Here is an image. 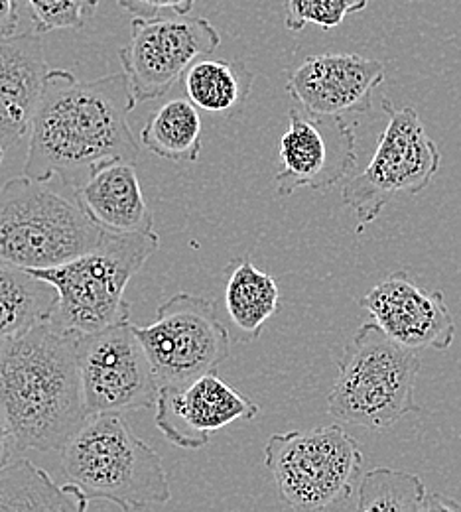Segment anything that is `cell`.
I'll return each mask as SVG.
<instances>
[{"label": "cell", "instance_id": "1", "mask_svg": "<svg viewBox=\"0 0 461 512\" xmlns=\"http://www.w3.org/2000/svg\"><path fill=\"white\" fill-rule=\"evenodd\" d=\"M134 107L123 71L81 81L67 69H48L28 132L24 176L60 178L75 192L101 164L136 162L140 148L129 125Z\"/></svg>", "mask_w": 461, "mask_h": 512}, {"label": "cell", "instance_id": "2", "mask_svg": "<svg viewBox=\"0 0 461 512\" xmlns=\"http://www.w3.org/2000/svg\"><path fill=\"white\" fill-rule=\"evenodd\" d=\"M0 410L18 453L60 451L87 420L77 333L44 321L0 341Z\"/></svg>", "mask_w": 461, "mask_h": 512}, {"label": "cell", "instance_id": "3", "mask_svg": "<svg viewBox=\"0 0 461 512\" xmlns=\"http://www.w3.org/2000/svg\"><path fill=\"white\" fill-rule=\"evenodd\" d=\"M62 451L67 481L91 501L123 511L170 503L172 491L162 457L140 440L123 414H91Z\"/></svg>", "mask_w": 461, "mask_h": 512}, {"label": "cell", "instance_id": "4", "mask_svg": "<svg viewBox=\"0 0 461 512\" xmlns=\"http://www.w3.org/2000/svg\"><path fill=\"white\" fill-rule=\"evenodd\" d=\"M160 247V237L148 233H109L87 253L50 268H26L46 280L58 294L52 321L73 333H95L131 320L125 298L132 276Z\"/></svg>", "mask_w": 461, "mask_h": 512}, {"label": "cell", "instance_id": "5", "mask_svg": "<svg viewBox=\"0 0 461 512\" xmlns=\"http://www.w3.org/2000/svg\"><path fill=\"white\" fill-rule=\"evenodd\" d=\"M420 365L416 351L395 343L375 321L363 323L335 361L330 416L345 424L383 430L418 412L414 388Z\"/></svg>", "mask_w": 461, "mask_h": 512}, {"label": "cell", "instance_id": "6", "mask_svg": "<svg viewBox=\"0 0 461 512\" xmlns=\"http://www.w3.org/2000/svg\"><path fill=\"white\" fill-rule=\"evenodd\" d=\"M75 192L28 176L0 186V258L22 268H50L91 251L103 237Z\"/></svg>", "mask_w": 461, "mask_h": 512}, {"label": "cell", "instance_id": "7", "mask_svg": "<svg viewBox=\"0 0 461 512\" xmlns=\"http://www.w3.org/2000/svg\"><path fill=\"white\" fill-rule=\"evenodd\" d=\"M264 465L288 507L333 511L349 505L363 475V451L341 426H318L270 436Z\"/></svg>", "mask_w": 461, "mask_h": 512}, {"label": "cell", "instance_id": "8", "mask_svg": "<svg viewBox=\"0 0 461 512\" xmlns=\"http://www.w3.org/2000/svg\"><path fill=\"white\" fill-rule=\"evenodd\" d=\"M389 121L381 132L367 168L343 190V205L357 217V233L377 221L383 209L400 195H418L436 178L442 152L412 107H395L383 99Z\"/></svg>", "mask_w": 461, "mask_h": 512}, {"label": "cell", "instance_id": "9", "mask_svg": "<svg viewBox=\"0 0 461 512\" xmlns=\"http://www.w3.org/2000/svg\"><path fill=\"white\" fill-rule=\"evenodd\" d=\"M134 327L158 386H184L215 371L231 355L229 329L207 298L178 292L160 304L156 318Z\"/></svg>", "mask_w": 461, "mask_h": 512}, {"label": "cell", "instance_id": "10", "mask_svg": "<svg viewBox=\"0 0 461 512\" xmlns=\"http://www.w3.org/2000/svg\"><path fill=\"white\" fill-rule=\"evenodd\" d=\"M221 44L215 26L201 16L160 14L132 20L131 40L119 60L136 103L164 97L188 67L211 56Z\"/></svg>", "mask_w": 461, "mask_h": 512}, {"label": "cell", "instance_id": "11", "mask_svg": "<svg viewBox=\"0 0 461 512\" xmlns=\"http://www.w3.org/2000/svg\"><path fill=\"white\" fill-rule=\"evenodd\" d=\"M77 371L87 414L154 408L158 381L131 321L77 333Z\"/></svg>", "mask_w": 461, "mask_h": 512}, {"label": "cell", "instance_id": "12", "mask_svg": "<svg viewBox=\"0 0 461 512\" xmlns=\"http://www.w3.org/2000/svg\"><path fill=\"white\" fill-rule=\"evenodd\" d=\"M278 158L280 170L274 178L278 197H290L298 190H330L357 166L355 132L347 119L292 109Z\"/></svg>", "mask_w": 461, "mask_h": 512}, {"label": "cell", "instance_id": "13", "mask_svg": "<svg viewBox=\"0 0 461 512\" xmlns=\"http://www.w3.org/2000/svg\"><path fill=\"white\" fill-rule=\"evenodd\" d=\"M154 408L156 428L172 446L182 449L205 448L213 432L261 414L257 402L237 392L215 371L184 386H160Z\"/></svg>", "mask_w": 461, "mask_h": 512}, {"label": "cell", "instance_id": "14", "mask_svg": "<svg viewBox=\"0 0 461 512\" xmlns=\"http://www.w3.org/2000/svg\"><path fill=\"white\" fill-rule=\"evenodd\" d=\"M359 306L398 345L410 351H446L456 337L454 316L440 290L416 284L406 272H393L373 286Z\"/></svg>", "mask_w": 461, "mask_h": 512}, {"label": "cell", "instance_id": "15", "mask_svg": "<svg viewBox=\"0 0 461 512\" xmlns=\"http://www.w3.org/2000/svg\"><path fill=\"white\" fill-rule=\"evenodd\" d=\"M385 81V64L359 54L306 58L286 73L288 95L316 117L363 115Z\"/></svg>", "mask_w": 461, "mask_h": 512}, {"label": "cell", "instance_id": "16", "mask_svg": "<svg viewBox=\"0 0 461 512\" xmlns=\"http://www.w3.org/2000/svg\"><path fill=\"white\" fill-rule=\"evenodd\" d=\"M46 73L40 34L0 38V154L30 132Z\"/></svg>", "mask_w": 461, "mask_h": 512}, {"label": "cell", "instance_id": "17", "mask_svg": "<svg viewBox=\"0 0 461 512\" xmlns=\"http://www.w3.org/2000/svg\"><path fill=\"white\" fill-rule=\"evenodd\" d=\"M136 162L113 160L95 168L75 190L87 217L109 233H148L154 217L146 205Z\"/></svg>", "mask_w": 461, "mask_h": 512}, {"label": "cell", "instance_id": "18", "mask_svg": "<svg viewBox=\"0 0 461 512\" xmlns=\"http://www.w3.org/2000/svg\"><path fill=\"white\" fill-rule=\"evenodd\" d=\"M225 308L229 320L245 337L259 339L266 323L272 320L282 304L276 280L257 268L251 256L233 258L225 268Z\"/></svg>", "mask_w": 461, "mask_h": 512}, {"label": "cell", "instance_id": "19", "mask_svg": "<svg viewBox=\"0 0 461 512\" xmlns=\"http://www.w3.org/2000/svg\"><path fill=\"white\" fill-rule=\"evenodd\" d=\"M89 499L71 483L58 485L28 459L10 461L0 469V511L83 512Z\"/></svg>", "mask_w": 461, "mask_h": 512}, {"label": "cell", "instance_id": "20", "mask_svg": "<svg viewBox=\"0 0 461 512\" xmlns=\"http://www.w3.org/2000/svg\"><path fill=\"white\" fill-rule=\"evenodd\" d=\"M56 290L26 268L0 258V341L54 318Z\"/></svg>", "mask_w": 461, "mask_h": 512}, {"label": "cell", "instance_id": "21", "mask_svg": "<svg viewBox=\"0 0 461 512\" xmlns=\"http://www.w3.org/2000/svg\"><path fill=\"white\" fill-rule=\"evenodd\" d=\"M184 89L199 111L235 117L243 111L255 75L243 62L201 58L184 73Z\"/></svg>", "mask_w": 461, "mask_h": 512}, {"label": "cell", "instance_id": "22", "mask_svg": "<svg viewBox=\"0 0 461 512\" xmlns=\"http://www.w3.org/2000/svg\"><path fill=\"white\" fill-rule=\"evenodd\" d=\"M148 152L176 164H194L201 154V117L190 99L158 107L140 132Z\"/></svg>", "mask_w": 461, "mask_h": 512}, {"label": "cell", "instance_id": "23", "mask_svg": "<svg viewBox=\"0 0 461 512\" xmlns=\"http://www.w3.org/2000/svg\"><path fill=\"white\" fill-rule=\"evenodd\" d=\"M357 511H424L428 493L418 475L379 467L361 475Z\"/></svg>", "mask_w": 461, "mask_h": 512}, {"label": "cell", "instance_id": "24", "mask_svg": "<svg viewBox=\"0 0 461 512\" xmlns=\"http://www.w3.org/2000/svg\"><path fill=\"white\" fill-rule=\"evenodd\" d=\"M367 4L369 0H282L284 24L290 32H302L310 24L333 30L349 14L365 10Z\"/></svg>", "mask_w": 461, "mask_h": 512}, {"label": "cell", "instance_id": "25", "mask_svg": "<svg viewBox=\"0 0 461 512\" xmlns=\"http://www.w3.org/2000/svg\"><path fill=\"white\" fill-rule=\"evenodd\" d=\"M36 34L79 30L95 14L101 0H26Z\"/></svg>", "mask_w": 461, "mask_h": 512}, {"label": "cell", "instance_id": "26", "mask_svg": "<svg viewBox=\"0 0 461 512\" xmlns=\"http://www.w3.org/2000/svg\"><path fill=\"white\" fill-rule=\"evenodd\" d=\"M196 0H117V4L134 16L152 18L160 14H190Z\"/></svg>", "mask_w": 461, "mask_h": 512}, {"label": "cell", "instance_id": "27", "mask_svg": "<svg viewBox=\"0 0 461 512\" xmlns=\"http://www.w3.org/2000/svg\"><path fill=\"white\" fill-rule=\"evenodd\" d=\"M20 24L18 0H0V38L14 36Z\"/></svg>", "mask_w": 461, "mask_h": 512}, {"label": "cell", "instance_id": "28", "mask_svg": "<svg viewBox=\"0 0 461 512\" xmlns=\"http://www.w3.org/2000/svg\"><path fill=\"white\" fill-rule=\"evenodd\" d=\"M18 453L12 432L8 428V422L0 410V469L12 461V457Z\"/></svg>", "mask_w": 461, "mask_h": 512}, {"label": "cell", "instance_id": "29", "mask_svg": "<svg viewBox=\"0 0 461 512\" xmlns=\"http://www.w3.org/2000/svg\"><path fill=\"white\" fill-rule=\"evenodd\" d=\"M424 511H461V505L436 493V495H432V497L426 499Z\"/></svg>", "mask_w": 461, "mask_h": 512}, {"label": "cell", "instance_id": "30", "mask_svg": "<svg viewBox=\"0 0 461 512\" xmlns=\"http://www.w3.org/2000/svg\"><path fill=\"white\" fill-rule=\"evenodd\" d=\"M2 158H4V154H0V164H2Z\"/></svg>", "mask_w": 461, "mask_h": 512}]
</instances>
